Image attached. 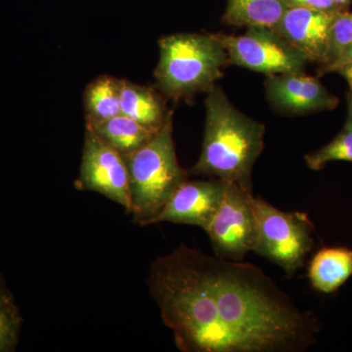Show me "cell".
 <instances>
[{
  "label": "cell",
  "mask_w": 352,
  "mask_h": 352,
  "mask_svg": "<svg viewBox=\"0 0 352 352\" xmlns=\"http://www.w3.org/2000/svg\"><path fill=\"white\" fill-rule=\"evenodd\" d=\"M147 284L182 352H303L320 331L261 268L185 244L153 261Z\"/></svg>",
  "instance_id": "6da1fadb"
},
{
  "label": "cell",
  "mask_w": 352,
  "mask_h": 352,
  "mask_svg": "<svg viewBox=\"0 0 352 352\" xmlns=\"http://www.w3.org/2000/svg\"><path fill=\"white\" fill-rule=\"evenodd\" d=\"M205 104L203 145L190 175L234 183L252 193V170L263 151L265 126L233 106L219 85L208 90Z\"/></svg>",
  "instance_id": "7a4b0ae2"
},
{
  "label": "cell",
  "mask_w": 352,
  "mask_h": 352,
  "mask_svg": "<svg viewBox=\"0 0 352 352\" xmlns=\"http://www.w3.org/2000/svg\"><path fill=\"white\" fill-rule=\"evenodd\" d=\"M173 134L170 113L151 140L122 155L129 170V214L138 226H151L175 190L189 179V171L178 163Z\"/></svg>",
  "instance_id": "3957f363"
},
{
  "label": "cell",
  "mask_w": 352,
  "mask_h": 352,
  "mask_svg": "<svg viewBox=\"0 0 352 352\" xmlns=\"http://www.w3.org/2000/svg\"><path fill=\"white\" fill-rule=\"evenodd\" d=\"M157 87L168 98L188 100L208 91L229 63L217 34H175L159 41Z\"/></svg>",
  "instance_id": "277c9868"
},
{
  "label": "cell",
  "mask_w": 352,
  "mask_h": 352,
  "mask_svg": "<svg viewBox=\"0 0 352 352\" xmlns=\"http://www.w3.org/2000/svg\"><path fill=\"white\" fill-rule=\"evenodd\" d=\"M252 204L256 226L252 252L293 277L314 248V222L305 212H283L259 197L252 195Z\"/></svg>",
  "instance_id": "5b68a950"
},
{
  "label": "cell",
  "mask_w": 352,
  "mask_h": 352,
  "mask_svg": "<svg viewBox=\"0 0 352 352\" xmlns=\"http://www.w3.org/2000/svg\"><path fill=\"white\" fill-rule=\"evenodd\" d=\"M242 36L217 34L229 63L266 76L305 72L307 58L271 28H247Z\"/></svg>",
  "instance_id": "8992f818"
},
{
  "label": "cell",
  "mask_w": 352,
  "mask_h": 352,
  "mask_svg": "<svg viewBox=\"0 0 352 352\" xmlns=\"http://www.w3.org/2000/svg\"><path fill=\"white\" fill-rule=\"evenodd\" d=\"M252 193L227 183L226 193L206 233L214 256L243 261L256 243V226Z\"/></svg>",
  "instance_id": "52a82bcc"
},
{
  "label": "cell",
  "mask_w": 352,
  "mask_h": 352,
  "mask_svg": "<svg viewBox=\"0 0 352 352\" xmlns=\"http://www.w3.org/2000/svg\"><path fill=\"white\" fill-rule=\"evenodd\" d=\"M80 191L95 192L131 212L129 170L124 157L85 127L80 175L75 182Z\"/></svg>",
  "instance_id": "ba28073f"
},
{
  "label": "cell",
  "mask_w": 352,
  "mask_h": 352,
  "mask_svg": "<svg viewBox=\"0 0 352 352\" xmlns=\"http://www.w3.org/2000/svg\"><path fill=\"white\" fill-rule=\"evenodd\" d=\"M265 91L271 106L287 115L333 110L340 104L318 78L305 72L266 76Z\"/></svg>",
  "instance_id": "9c48e42d"
},
{
  "label": "cell",
  "mask_w": 352,
  "mask_h": 352,
  "mask_svg": "<svg viewBox=\"0 0 352 352\" xmlns=\"http://www.w3.org/2000/svg\"><path fill=\"white\" fill-rule=\"evenodd\" d=\"M226 188V182L217 178L188 179L175 190L153 224H184L200 227L206 232L219 210Z\"/></svg>",
  "instance_id": "30bf717a"
},
{
  "label": "cell",
  "mask_w": 352,
  "mask_h": 352,
  "mask_svg": "<svg viewBox=\"0 0 352 352\" xmlns=\"http://www.w3.org/2000/svg\"><path fill=\"white\" fill-rule=\"evenodd\" d=\"M339 12L288 7L273 30L302 51L308 61L320 66L325 61L331 28Z\"/></svg>",
  "instance_id": "8fae6325"
},
{
  "label": "cell",
  "mask_w": 352,
  "mask_h": 352,
  "mask_svg": "<svg viewBox=\"0 0 352 352\" xmlns=\"http://www.w3.org/2000/svg\"><path fill=\"white\" fill-rule=\"evenodd\" d=\"M352 277V249L335 245L318 250L308 263L307 278L315 291L331 295Z\"/></svg>",
  "instance_id": "7c38bea8"
},
{
  "label": "cell",
  "mask_w": 352,
  "mask_h": 352,
  "mask_svg": "<svg viewBox=\"0 0 352 352\" xmlns=\"http://www.w3.org/2000/svg\"><path fill=\"white\" fill-rule=\"evenodd\" d=\"M120 113L146 126L160 129L171 112L166 109L163 97L156 90L122 78Z\"/></svg>",
  "instance_id": "4fadbf2b"
},
{
  "label": "cell",
  "mask_w": 352,
  "mask_h": 352,
  "mask_svg": "<svg viewBox=\"0 0 352 352\" xmlns=\"http://www.w3.org/2000/svg\"><path fill=\"white\" fill-rule=\"evenodd\" d=\"M87 126L91 129L106 144L122 155L136 151L151 140L160 131L146 126L122 113L100 124Z\"/></svg>",
  "instance_id": "5bb4252c"
},
{
  "label": "cell",
  "mask_w": 352,
  "mask_h": 352,
  "mask_svg": "<svg viewBox=\"0 0 352 352\" xmlns=\"http://www.w3.org/2000/svg\"><path fill=\"white\" fill-rule=\"evenodd\" d=\"M288 7L285 0H227L222 22L233 27L274 29Z\"/></svg>",
  "instance_id": "9a60e30c"
},
{
  "label": "cell",
  "mask_w": 352,
  "mask_h": 352,
  "mask_svg": "<svg viewBox=\"0 0 352 352\" xmlns=\"http://www.w3.org/2000/svg\"><path fill=\"white\" fill-rule=\"evenodd\" d=\"M85 122L91 126L120 113V78L99 76L85 88Z\"/></svg>",
  "instance_id": "2e32d148"
},
{
  "label": "cell",
  "mask_w": 352,
  "mask_h": 352,
  "mask_svg": "<svg viewBox=\"0 0 352 352\" xmlns=\"http://www.w3.org/2000/svg\"><path fill=\"white\" fill-rule=\"evenodd\" d=\"M305 163L312 170H321L332 162H351L352 131L344 129L328 144L305 157Z\"/></svg>",
  "instance_id": "e0dca14e"
},
{
  "label": "cell",
  "mask_w": 352,
  "mask_h": 352,
  "mask_svg": "<svg viewBox=\"0 0 352 352\" xmlns=\"http://www.w3.org/2000/svg\"><path fill=\"white\" fill-rule=\"evenodd\" d=\"M23 319L12 296L0 300V352L15 351Z\"/></svg>",
  "instance_id": "ac0fdd59"
},
{
  "label": "cell",
  "mask_w": 352,
  "mask_h": 352,
  "mask_svg": "<svg viewBox=\"0 0 352 352\" xmlns=\"http://www.w3.org/2000/svg\"><path fill=\"white\" fill-rule=\"evenodd\" d=\"M352 43V12L340 11L333 20L331 28L330 41L325 61L319 69L325 68L337 59L347 45Z\"/></svg>",
  "instance_id": "d6986e66"
},
{
  "label": "cell",
  "mask_w": 352,
  "mask_h": 352,
  "mask_svg": "<svg viewBox=\"0 0 352 352\" xmlns=\"http://www.w3.org/2000/svg\"><path fill=\"white\" fill-rule=\"evenodd\" d=\"M289 7H302L312 10L336 12L344 11L333 0H285Z\"/></svg>",
  "instance_id": "ffe728a7"
},
{
  "label": "cell",
  "mask_w": 352,
  "mask_h": 352,
  "mask_svg": "<svg viewBox=\"0 0 352 352\" xmlns=\"http://www.w3.org/2000/svg\"><path fill=\"white\" fill-rule=\"evenodd\" d=\"M352 65V43L344 48V51L338 56L335 61L328 65L325 68L318 69V76H321L326 74L336 73L338 69L342 67Z\"/></svg>",
  "instance_id": "44dd1931"
},
{
  "label": "cell",
  "mask_w": 352,
  "mask_h": 352,
  "mask_svg": "<svg viewBox=\"0 0 352 352\" xmlns=\"http://www.w3.org/2000/svg\"><path fill=\"white\" fill-rule=\"evenodd\" d=\"M336 73L339 74V75L346 78V82L349 83V91L352 92V65L342 67V68L338 69Z\"/></svg>",
  "instance_id": "7402d4cb"
},
{
  "label": "cell",
  "mask_w": 352,
  "mask_h": 352,
  "mask_svg": "<svg viewBox=\"0 0 352 352\" xmlns=\"http://www.w3.org/2000/svg\"><path fill=\"white\" fill-rule=\"evenodd\" d=\"M344 129L352 131V92L347 94V119Z\"/></svg>",
  "instance_id": "603a6c76"
},
{
  "label": "cell",
  "mask_w": 352,
  "mask_h": 352,
  "mask_svg": "<svg viewBox=\"0 0 352 352\" xmlns=\"http://www.w3.org/2000/svg\"><path fill=\"white\" fill-rule=\"evenodd\" d=\"M11 294L9 293L8 289L6 288V283H4L3 279H2L1 275H0V300L3 298H8Z\"/></svg>",
  "instance_id": "cb8c5ba5"
},
{
  "label": "cell",
  "mask_w": 352,
  "mask_h": 352,
  "mask_svg": "<svg viewBox=\"0 0 352 352\" xmlns=\"http://www.w3.org/2000/svg\"><path fill=\"white\" fill-rule=\"evenodd\" d=\"M342 9V10H347L349 6H351L352 0H333Z\"/></svg>",
  "instance_id": "d4e9b609"
}]
</instances>
